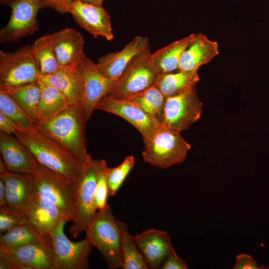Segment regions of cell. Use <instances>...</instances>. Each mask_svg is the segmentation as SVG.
Returning a JSON list of instances; mask_svg holds the SVG:
<instances>
[{
	"instance_id": "37",
	"label": "cell",
	"mask_w": 269,
	"mask_h": 269,
	"mask_svg": "<svg viewBox=\"0 0 269 269\" xmlns=\"http://www.w3.org/2000/svg\"><path fill=\"white\" fill-rule=\"evenodd\" d=\"M186 262L180 259L175 251L169 254L163 262L161 269H187Z\"/></svg>"
},
{
	"instance_id": "26",
	"label": "cell",
	"mask_w": 269,
	"mask_h": 269,
	"mask_svg": "<svg viewBox=\"0 0 269 269\" xmlns=\"http://www.w3.org/2000/svg\"><path fill=\"white\" fill-rule=\"evenodd\" d=\"M38 81L41 96L36 111V122L51 117L71 105L57 88L39 79Z\"/></svg>"
},
{
	"instance_id": "44",
	"label": "cell",
	"mask_w": 269,
	"mask_h": 269,
	"mask_svg": "<svg viewBox=\"0 0 269 269\" xmlns=\"http://www.w3.org/2000/svg\"><path fill=\"white\" fill-rule=\"evenodd\" d=\"M48 4V6L51 7L55 0H44Z\"/></svg>"
},
{
	"instance_id": "13",
	"label": "cell",
	"mask_w": 269,
	"mask_h": 269,
	"mask_svg": "<svg viewBox=\"0 0 269 269\" xmlns=\"http://www.w3.org/2000/svg\"><path fill=\"white\" fill-rule=\"evenodd\" d=\"M96 109L113 114L126 120L140 133L144 143L161 126L137 105L128 100L106 96L99 102Z\"/></svg>"
},
{
	"instance_id": "41",
	"label": "cell",
	"mask_w": 269,
	"mask_h": 269,
	"mask_svg": "<svg viewBox=\"0 0 269 269\" xmlns=\"http://www.w3.org/2000/svg\"><path fill=\"white\" fill-rule=\"evenodd\" d=\"M6 193L4 184L0 179V207L7 205Z\"/></svg>"
},
{
	"instance_id": "12",
	"label": "cell",
	"mask_w": 269,
	"mask_h": 269,
	"mask_svg": "<svg viewBox=\"0 0 269 269\" xmlns=\"http://www.w3.org/2000/svg\"><path fill=\"white\" fill-rule=\"evenodd\" d=\"M202 108L195 87L166 98L161 126L179 133L186 130L200 119Z\"/></svg>"
},
{
	"instance_id": "16",
	"label": "cell",
	"mask_w": 269,
	"mask_h": 269,
	"mask_svg": "<svg viewBox=\"0 0 269 269\" xmlns=\"http://www.w3.org/2000/svg\"><path fill=\"white\" fill-rule=\"evenodd\" d=\"M149 47L147 37L135 36L122 50L100 57L97 66L105 76L116 81L136 57Z\"/></svg>"
},
{
	"instance_id": "14",
	"label": "cell",
	"mask_w": 269,
	"mask_h": 269,
	"mask_svg": "<svg viewBox=\"0 0 269 269\" xmlns=\"http://www.w3.org/2000/svg\"><path fill=\"white\" fill-rule=\"evenodd\" d=\"M9 260L11 269H54L55 258L51 243H33L5 249L0 246Z\"/></svg>"
},
{
	"instance_id": "22",
	"label": "cell",
	"mask_w": 269,
	"mask_h": 269,
	"mask_svg": "<svg viewBox=\"0 0 269 269\" xmlns=\"http://www.w3.org/2000/svg\"><path fill=\"white\" fill-rule=\"evenodd\" d=\"M26 217L41 237L49 240L51 232L62 220H65L54 203L38 195Z\"/></svg>"
},
{
	"instance_id": "36",
	"label": "cell",
	"mask_w": 269,
	"mask_h": 269,
	"mask_svg": "<svg viewBox=\"0 0 269 269\" xmlns=\"http://www.w3.org/2000/svg\"><path fill=\"white\" fill-rule=\"evenodd\" d=\"M233 269H269L268 267L258 266L257 262L250 255L242 254L236 257V262Z\"/></svg>"
},
{
	"instance_id": "7",
	"label": "cell",
	"mask_w": 269,
	"mask_h": 269,
	"mask_svg": "<svg viewBox=\"0 0 269 269\" xmlns=\"http://www.w3.org/2000/svg\"><path fill=\"white\" fill-rule=\"evenodd\" d=\"M150 48L136 57L115 81L106 96L126 100L154 85L157 74L151 67Z\"/></svg>"
},
{
	"instance_id": "9",
	"label": "cell",
	"mask_w": 269,
	"mask_h": 269,
	"mask_svg": "<svg viewBox=\"0 0 269 269\" xmlns=\"http://www.w3.org/2000/svg\"><path fill=\"white\" fill-rule=\"evenodd\" d=\"M67 221L62 220L50 234L55 262L54 269H88L89 258L93 246L85 238L79 242L70 241L64 232Z\"/></svg>"
},
{
	"instance_id": "10",
	"label": "cell",
	"mask_w": 269,
	"mask_h": 269,
	"mask_svg": "<svg viewBox=\"0 0 269 269\" xmlns=\"http://www.w3.org/2000/svg\"><path fill=\"white\" fill-rule=\"evenodd\" d=\"M11 14L7 24L0 30L1 43L14 42L38 30L39 10L48 6L44 0H13L8 2Z\"/></svg>"
},
{
	"instance_id": "33",
	"label": "cell",
	"mask_w": 269,
	"mask_h": 269,
	"mask_svg": "<svg viewBox=\"0 0 269 269\" xmlns=\"http://www.w3.org/2000/svg\"><path fill=\"white\" fill-rule=\"evenodd\" d=\"M134 164V156L129 155L118 166L108 167L107 180L109 196H114L116 194Z\"/></svg>"
},
{
	"instance_id": "39",
	"label": "cell",
	"mask_w": 269,
	"mask_h": 269,
	"mask_svg": "<svg viewBox=\"0 0 269 269\" xmlns=\"http://www.w3.org/2000/svg\"><path fill=\"white\" fill-rule=\"evenodd\" d=\"M80 0H55L51 7L61 14L69 13L73 5Z\"/></svg>"
},
{
	"instance_id": "19",
	"label": "cell",
	"mask_w": 269,
	"mask_h": 269,
	"mask_svg": "<svg viewBox=\"0 0 269 269\" xmlns=\"http://www.w3.org/2000/svg\"><path fill=\"white\" fill-rule=\"evenodd\" d=\"M0 152L7 170L34 174L39 164L24 144L12 134L0 132Z\"/></svg>"
},
{
	"instance_id": "21",
	"label": "cell",
	"mask_w": 269,
	"mask_h": 269,
	"mask_svg": "<svg viewBox=\"0 0 269 269\" xmlns=\"http://www.w3.org/2000/svg\"><path fill=\"white\" fill-rule=\"evenodd\" d=\"M51 36L60 66L75 64L85 54L84 37L75 29L65 28L51 33Z\"/></svg>"
},
{
	"instance_id": "34",
	"label": "cell",
	"mask_w": 269,
	"mask_h": 269,
	"mask_svg": "<svg viewBox=\"0 0 269 269\" xmlns=\"http://www.w3.org/2000/svg\"><path fill=\"white\" fill-rule=\"evenodd\" d=\"M27 220L26 216L9 206L0 207V233L6 232Z\"/></svg>"
},
{
	"instance_id": "8",
	"label": "cell",
	"mask_w": 269,
	"mask_h": 269,
	"mask_svg": "<svg viewBox=\"0 0 269 269\" xmlns=\"http://www.w3.org/2000/svg\"><path fill=\"white\" fill-rule=\"evenodd\" d=\"M104 161V159H92L84 165L78 182L76 217L69 229V233L74 238L85 231L97 212L95 194L99 172Z\"/></svg>"
},
{
	"instance_id": "23",
	"label": "cell",
	"mask_w": 269,
	"mask_h": 269,
	"mask_svg": "<svg viewBox=\"0 0 269 269\" xmlns=\"http://www.w3.org/2000/svg\"><path fill=\"white\" fill-rule=\"evenodd\" d=\"M39 79L57 88L67 98L71 105H80L82 86L76 64L60 66L54 73L39 76Z\"/></svg>"
},
{
	"instance_id": "17",
	"label": "cell",
	"mask_w": 269,
	"mask_h": 269,
	"mask_svg": "<svg viewBox=\"0 0 269 269\" xmlns=\"http://www.w3.org/2000/svg\"><path fill=\"white\" fill-rule=\"evenodd\" d=\"M69 13L76 22L94 37L102 36L108 41L114 38L109 12L102 6L78 1Z\"/></svg>"
},
{
	"instance_id": "30",
	"label": "cell",
	"mask_w": 269,
	"mask_h": 269,
	"mask_svg": "<svg viewBox=\"0 0 269 269\" xmlns=\"http://www.w3.org/2000/svg\"><path fill=\"white\" fill-rule=\"evenodd\" d=\"M126 100L137 105L161 125L166 98L155 85Z\"/></svg>"
},
{
	"instance_id": "29",
	"label": "cell",
	"mask_w": 269,
	"mask_h": 269,
	"mask_svg": "<svg viewBox=\"0 0 269 269\" xmlns=\"http://www.w3.org/2000/svg\"><path fill=\"white\" fill-rule=\"evenodd\" d=\"M121 232V246L123 269H148L146 261L138 248L134 236L129 232L127 225L117 220Z\"/></svg>"
},
{
	"instance_id": "15",
	"label": "cell",
	"mask_w": 269,
	"mask_h": 269,
	"mask_svg": "<svg viewBox=\"0 0 269 269\" xmlns=\"http://www.w3.org/2000/svg\"><path fill=\"white\" fill-rule=\"evenodd\" d=\"M0 179L5 185L7 205L26 216L37 195L34 174L7 170Z\"/></svg>"
},
{
	"instance_id": "45",
	"label": "cell",
	"mask_w": 269,
	"mask_h": 269,
	"mask_svg": "<svg viewBox=\"0 0 269 269\" xmlns=\"http://www.w3.org/2000/svg\"><path fill=\"white\" fill-rule=\"evenodd\" d=\"M13 0H0V1L2 3L6 4H7L8 2L12 1Z\"/></svg>"
},
{
	"instance_id": "32",
	"label": "cell",
	"mask_w": 269,
	"mask_h": 269,
	"mask_svg": "<svg viewBox=\"0 0 269 269\" xmlns=\"http://www.w3.org/2000/svg\"><path fill=\"white\" fill-rule=\"evenodd\" d=\"M0 111L12 120L20 131L35 128L36 121L7 93L1 90H0Z\"/></svg>"
},
{
	"instance_id": "43",
	"label": "cell",
	"mask_w": 269,
	"mask_h": 269,
	"mask_svg": "<svg viewBox=\"0 0 269 269\" xmlns=\"http://www.w3.org/2000/svg\"><path fill=\"white\" fill-rule=\"evenodd\" d=\"M7 170V168L6 167V166L1 158L0 157V174L3 173L4 172H6Z\"/></svg>"
},
{
	"instance_id": "1",
	"label": "cell",
	"mask_w": 269,
	"mask_h": 269,
	"mask_svg": "<svg viewBox=\"0 0 269 269\" xmlns=\"http://www.w3.org/2000/svg\"><path fill=\"white\" fill-rule=\"evenodd\" d=\"M14 135L40 165L64 179L79 182L84 165L56 141L35 128L19 131Z\"/></svg>"
},
{
	"instance_id": "42",
	"label": "cell",
	"mask_w": 269,
	"mask_h": 269,
	"mask_svg": "<svg viewBox=\"0 0 269 269\" xmlns=\"http://www.w3.org/2000/svg\"><path fill=\"white\" fill-rule=\"evenodd\" d=\"M80 1L96 6H102L103 0H80Z\"/></svg>"
},
{
	"instance_id": "38",
	"label": "cell",
	"mask_w": 269,
	"mask_h": 269,
	"mask_svg": "<svg viewBox=\"0 0 269 269\" xmlns=\"http://www.w3.org/2000/svg\"><path fill=\"white\" fill-rule=\"evenodd\" d=\"M20 129L18 126L10 118L0 111V132L14 134Z\"/></svg>"
},
{
	"instance_id": "6",
	"label": "cell",
	"mask_w": 269,
	"mask_h": 269,
	"mask_svg": "<svg viewBox=\"0 0 269 269\" xmlns=\"http://www.w3.org/2000/svg\"><path fill=\"white\" fill-rule=\"evenodd\" d=\"M39 73L30 45L13 52L0 50V90L6 91L39 80Z\"/></svg>"
},
{
	"instance_id": "20",
	"label": "cell",
	"mask_w": 269,
	"mask_h": 269,
	"mask_svg": "<svg viewBox=\"0 0 269 269\" xmlns=\"http://www.w3.org/2000/svg\"><path fill=\"white\" fill-rule=\"evenodd\" d=\"M219 53L216 41L202 33H195L181 55L178 70L198 71L201 66L208 63Z\"/></svg>"
},
{
	"instance_id": "28",
	"label": "cell",
	"mask_w": 269,
	"mask_h": 269,
	"mask_svg": "<svg viewBox=\"0 0 269 269\" xmlns=\"http://www.w3.org/2000/svg\"><path fill=\"white\" fill-rule=\"evenodd\" d=\"M31 46L39 76L52 74L59 68L51 34L39 37Z\"/></svg>"
},
{
	"instance_id": "35",
	"label": "cell",
	"mask_w": 269,
	"mask_h": 269,
	"mask_svg": "<svg viewBox=\"0 0 269 269\" xmlns=\"http://www.w3.org/2000/svg\"><path fill=\"white\" fill-rule=\"evenodd\" d=\"M108 169L105 160L99 172L95 194V203L98 210L103 209L109 205L107 204V197L109 196L107 180Z\"/></svg>"
},
{
	"instance_id": "2",
	"label": "cell",
	"mask_w": 269,
	"mask_h": 269,
	"mask_svg": "<svg viewBox=\"0 0 269 269\" xmlns=\"http://www.w3.org/2000/svg\"><path fill=\"white\" fill-rule=\"evenodd\" d=\"M86 123L80 105H70L54 116L36 122L35 127L85 165L92 159L87 152Z\"/></svg>"
},
{
	"instance_id": "25",
	"label": "cell",
	"mask_w": 269,
	"mask_h": 269,
	"mask_svg": "<svg viewBox=\"0 0 269 269\" xmlns=\"http://www.w3.org/2000/svg\"><path fill=\"white\" fill-rule=\"evenodd\" d=\"M199 80L198 71L178 70L175 73L172 72L157 75L154 85L166 99L193 89Z\"/></svg>"
},
{
	"instance_id": "3",
	"label": "cell",
	"mask_w": 269,
	"mask_h": 269,
	"mask_svg": "<svg viewBox=\"0 0 269 269\" xmlns=\"http://www.w3.org/2000/svg\"><path fill=\"white\" fill-rule=\"evenodd\" d=\"M112 208L96 212L85 230L86 237L100 252L111 269H123L121 232Z\"/></svg>"
},
{
	"instance_id": "40",
	"label": "cell",
	"mask_w": 269,
	"mask_h": 269,
	"mask_svg": "<svg viewBox=\"0 0 269 269\" xmlns=\"http://www.w3.org/2000/svg\"><path fill=\"white\" fill-rule=\"evenodd\" d=\"M0 269H11V263L6 255L0 250Z\"/></svg>"
},
{
	"instance_id": "27",
	"label": "cell",
	"mask_w": 269,
	"mask_h": 269,
	"mask_svg": "<svg viewBox=\"0 0 269 269\" xmlns=\"http://www.w3.org/2000/svg\"><path fill=\"white\" fill-rule=\"evenodd\" d=\"M50 243V240L41 237L27 220L0 234V246L11 249L33 243Z\"/></svg>"
},
{
	"instance_id": "24",
	"label": "cell",
	"mask_w": 269,
	"mask_h": 269,
	"mask_svg": "<svg viewBox=\"0 0 269 269\" xmlns=\"http://www.w3.org/2000/svg\"><path fill=\"white\" fill-rule=\"evenodd\" d=\"M194 35L195 33H192L172 42L150 54L149 64L157 75L172 72L178 69L181 55Z\"/></svg>"
},
{
	"instance_id": "11",
	"label": "cell",
	"mask_w": 269,
	"mask_h": 269,
	"mask_svg": "<svg viewBox=\"0 0 269 269\" xmlns=\"http://www.w3.org/2000/svg\"><path fill=\"white\" fill-rule=\"evenodd\" d=\"M82 81V94L80 106L87 122L99 102L106 97L115 80L105 76L97 63L83 54L76 63Z\"/></svg>"
},
{
	"instance_id": "4",
	"label": "cell",
	"mask_w": 269,
	"mask_h": 269,
	"mask_svg": "<svg viewBox=\"0 0 269 269\" xmlns=\"http://www.w3.org/2000/svg\"><path fill=\"white\" fill-rule=\"evenodd\" d=\"M191 145L180 134L160 126L151 138L144 143L143 160L153 166L167 168L184 162Z\"/></svg>"
},
{
	"instance_id": "5",
	"label": "cell",
	"mask_w": 269,
	"mask_h": 269,
	"mask_svg": "<svg viewBox=\"0 0 269 269\" xmlns=\"http://www.w3.org/2000/svg\"><path fill=\"white\" fill-rule=\"evenodd\" d=\"M33 174L37 195L50 200L66 220L73 222L76 215L78 182L64 179L40 164Z\"/></svg>"
},
{
	"instance_id": "31",
	"label": "cell",
	"mask_w": 269,
	"mask_h": 269,
	"mask_svg": "<svg viewBox=\"0 0 269 269\" xmlns=\"http://www.w3.org/2000/svg\"><path fill=\"white\" fill-rule=\"evenodd\" d=\"M4 92L36 122V111L41 96L38 80Z\"/></svg>"
},
{
	"instance_id": "18",
	"label": "cell",
	"mask_w": 269,
	"mask_h": 269,
	"mask_svg": "<svg viewBox=\"0 0 269 269\" xmlns=\"http://www.w3.org/2000/svg\"><path fill=\"white\" fill-rule=\"evenodd\" d=\"M133 236L149 269H160L165 259L174 251L165 231L150 229Z\"/></svg>"
}]
</instances>
